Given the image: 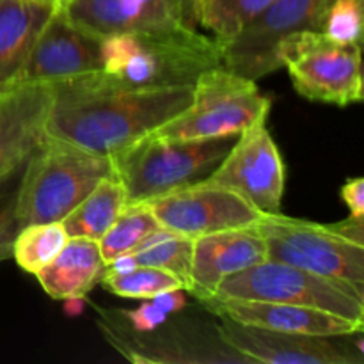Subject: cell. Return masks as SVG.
<instances>
[{
    "instance_id": "cell-20",
    "label": "cell",
    "mask_w": 364,
    "mask_h": 364,
    "mask_svg": "<svg viewBox=\"0 0 364 364\" xmlns=\"http://www.w3.org/2000/svg\"><path fill=\"white\" fill-rule=\"evenodd\" d=\"M100 244L82 237H70L63 251L50 265L36 274L46 295L55 301L87 297L105 272Z\"/></svg>"
},
{
    "instance_id": "cell-18",
    "label": "cell",
    "mask_w": 364,
    "mask_h": 364,
    "mask_svg": "<svg viewBox=\"0 0 364 364\" xmlns=\"http://www.w3.org/2000/svg\"><path fill=\"white\" fill-rule=\"evenodd\" d=\"M265 259V242L255 226L194 238L187 291L198 301H210L224 279Z\"/></svg>"
},
{
    "instance_id": "cell-9",
    "label": "cell",
    "mask_w": 364,
    "mask_h": 364,
    "mask_svg": "<svg viewBox=\"0 0 364 364\" xmlns=\"http://www.w3.org/2000/svg\"><path fill=\"white\" fill-rule=\"evenodd\" d=\"M334 0H274L238 38L220 50V66L251 80L279 70L277 46L302 31L322 32Z\"/></svg>"
},
{
    "instance_id": "cell-33",
    "label": "cell",
    "mask_w": 364,
    "mask_h": 364,
    "mask_svg": "<svg viewBox=\"0 0 364 364\" xmlns=\"http://www.w3.org/2000/svg\"><path fill=\"white\" fill-rule=\"evenodd\" d=\"M64 315L68 316H78L82 311H84L85 306V297H70L64 299Z\"/></svg>"
},
{
    "instance_id": "cell-14",
    "label": "cell",
    "mask_w": 364,
    "mask_h": 364,
    "mask_svg": "<svg viewBox=\"0 0 364 364\" xmlns=\"http://www.w3.org/2000/svg\"><path fill=\"white\" fill-rule=\"evenodd\" d=\"M217 333L247 363L265 364H361L363 355L338 338L279 333L217 316Z\"/></svg>"
},
{
    "instance_id": "cell-15",
    "label": "cell",
    "mask_w": 364,
    "mask_h": 364,
    "mask_svg": "<svg viewBox=\"0 0 364 364\" xmlns=\"http://www.w3.org/2000/svg\"><path fill=\"white\" fill-rule=\"evenodd\" d=\"M68 14L100 38L119 34H183L188 27L173 0H66Z\"/></svg>"
},
{
    "instance_id": "cell-5",
    "label": "cell",
    "mask_w": 364,
    "mask_h": 364,
    "mask_svg": "<svg viewBox=\"0 0 364 364\" xmlns=\"http://www.w3.org/2000/svg\"><path fill=\"white\" fill-rule=\"evenodd\" d=\"M238 135L171 141L148 134L112 156L127 205H142L203 180L226 156Z\"/></svg>"
},
{
    "instance_id": "cell-13",
    "label": "cell",
    "mask_w": 364,
    "mask_h": 364,
    "mask_svg": "<svg viewBox=\"0 0 364 364\" xmlns=\"http://www.w3.org/2000/svg\"><path fill=\"white\" fill-rule=\"evenodd\" d=\"M100 36L78 25L59 4L36 38L18 84L53 82L102 70Z\"/></svg>"
},
{
    "instance_id": "cell-1",
    "label": "cell",
    "mask_w": 364,
    "mask_h": 364,
    "mask_svg": "<svg viewBox=\"0 0 364 364\" xmlns=\"http://www.w3.org/2000/svg\"><path fill=\"white\" fill-rule=\"evenodd\" d=\"M50 85L46 139L110 159L183 112L192 100V85L124 87L103 71Z\"/></svg>"
},
{
    "instance_id": "cell-32",
    "label": "cell",
    "mask_w": 364,
    "mask_h": 364,
    "mask_svg": "<svg viewBox=\"0 0 364 364\" xmlns=\"http://www.w3.org/2000/svg\"><path fill=\"white\" fill-rule=\"evenodd\" d=\"M173 4L178 7V11H180V14H181V18H183L185 23L192 28H198L196 16H198L199 0H173Z\"/></svg>"
},
{
    "instance_id": "cell-17",
    "label": "cell",
    "mask_w": 364,
    "mask_h": 364,
    "mask_svg": "<svg viewBox=\"0 0 364 364\" xmlns=\"http://www.w3.org/2000/svg\"><path fill=\"white\" fill-rule=\"evenodd\" d=\"M203 304L215 316H224L244 326L304 334L318 338H347L363 333L364 323L320 309L284 302L242 301V299H210Z\"/></svg>"
},
{
    "instance_id": "cell-2",
    "label": "cell",
    "mask_w": 364,
    "mask_h": 364,
    "mask_svg": "<svg viewBox=\"0 0 364 364\" xmlns=\"http://www.w3.org/2000/svg\"><path fill=\"white\" fill-rule=\"evenodd\" d=\"M220 66V46L201 31L183 34H119L103 38L102 70L124 87L192 85Z\"/></svg>"
},
{
    "instance_id": "cell-8",
    "label": "cell",
    "mask_w": 364,
    "mask_h": 364,
    "mask_svg": "<svg viewBox=\"0 0 364 364\" xmlns=\"http://www.w3.org/2000/svg\"><path fill=\"white\" fill-rule=\"evenodd\" d=\"M361 48L320 31H302L279 43L277 59L302 98L345 107L363 100Z\"/></svg>"
},
{
    "instance_id": "cell-25",
    "label": "cell",
    "mask_w": 364,
    "mask_h": 364,
    "mask_svg": "<svg viewBox=\"0 0 364 364\" xmlns=\"http://www.w3.org/2000/svg\"><path fill=\"white\" fill-rule=\"evenodd\" d=\"M159 228V220L148 205H127L98 242L105 263L135 252L142 240Z\"/></svg>"
},
{
    "instance_id": "cell-21",
    "label": "cell",
    "mask_w": 364,
    "mask_h": 364,
    "mask_svg": "<svg viewBox=\"0 0 364 364\" xmlns=\"http://www.w3.org/2000/svg\"><path fill=\"white\" fill-rule=\"evenodd\" d=\"M127 206V192L117 176L103 178L60 223L68 237L100 242Z\"/></svg>"
},
{
    "instance_id": "cell-10",
    "label": "cell",
    "mask_w": 364,
    "mask_h": 364,
    "mask_svg": "<svg viewBox=\"0 0 364 364\" xmlns=\"http://www.w3.org/2000/svg\"><path fill=\"white\" fill-rule=\"evenodd\" d=\"M205 180L235 191L263 215L279 213L287 169L265 121L238 134L226 156Z\"/></svg>"
},
{
    "instance_id": "cell-4",
    "label": "cell",
    "mask_w": 364,
    "mask_h": 364,
    "mask_svg": "<svg viewBox=\"0 0 364 364\" xmlns=\"http://www.w3.org/2000/svg\"><path fill=\"white\" fill-rule=\"evenodd\" d=\"M109 176H116L110 156L46 139L25 162L18 188V223H60Z\"/></svg>"
},
{
    "instance_id": "cell-7",
    "label": "cell",
    "mask_w": 364,
    "mask_h": 364,
    "mask_svg": "<svg viewBox=\"0 0 364 364\" xmlns=\"http://www.w3.org/2000/svg\"><path fill=\"white\" fill-rule=\"evenodd\" d=\"M213 299L284 302L364 323L363 288L274 259H265L224 279Z\"/></svg>"
},
{
    "instance_id": "cell-22",
    "label": "cell",
    "mask_w": 364,
    "mask_h": 364,
    "mask_svg": "<svg viewBox=\"0 0 364 364\" xmlns=\"http://www.w3.org/2000/svg\"><path fill=\"white\" fill-rule=\"evenodd\" d=\"M272 2L274 0H199L196 23L223 50Z\"/></svg>"
},
{
    "instance_id": "cell-31",
    "label": "cell",
    "mask_w": 364,
    "mask_h": 364,
    "mask_svg": "<svg viewBox=\"0 0 364 364\" xmlns=\"http://www.w3.org/2000/svg\"><path fill=\"white\" fill-rule=\"evenodd\" d=\"M151 301L160 309H164L167 315H174L187 306V294H185L183 288H174V290H167L164 294L155 295Z\"/></svg>"
},
{
    "instance_id": "cell-29",
    "label": "cell",
    "mask_w": 364,
    "mask_h": 364,
    "mask_svg": "<svg viewBox=\"0 0 364 364\" xmlns=\"http://www.w3.org/2000/svg\"><path fill=\"white\" fill-rule=\"evenodd\" d=\"M121 316L127 320L134 333H149V331L166 323L171 315L160 309L151 299H146V302H142L139 308L130 309V311H121Z\"/></svg>"
},
{
    "instance_id": "cell-26",
    "label": "cell",
    "mask_w": 364,
    "mask_h": 364,
    "mask_svg": "<svg viewBox=\"0 0 364 364\" xmlns=\"http://www.w3.org/2000/svg\"><path fill=\"white\" fill-rule=\"evenodd\" d=\"M102 284L117 297L144 299V301L167 290L183 288L173 274L146 265H135L134 269L127 270V272L105 270L102 276Z\"/></svg>"
},
{
    "instance_id": "cell-6",
    "label": "cell",
    "mask_w": 364,
    "mask_h": 364,
    "mask_svg": "<svg viewBox=\"0 0 364 364\" xmlns=\"http://www.w3.org/2000/svg\"><path fill=\"white\" fill-rule=\"evenodd\" d=\"M272 100L255 80L223 66L203 71L192 84L191 105L151 132L171 141H196L238 135L245 128L267 121Z\"/></svg>"
},
{
    "instance_id": "cell-27",
    "label": "cell",
    "mask_w": 364,
    "mask_h": 364,
    "mask_svg": "<svg viewBox=\"0 0 364 364\" xmlns=\"http://www.w3.org/2000/svg\"><path fill=\"white\" fill-rule=\"evenodd\" d=\"M364 0H334L323 18L322 32L338 43L363 45Z\"/></svg>"
},
{
    "instance_id": "cell-3",
    "label": "cell",
    "mask_w": 364,
    "mask_h": 364,
    "mask_svg": "<svg viewBox=\"0 0 364 364\" xmlns=\"http://www.w3.org/2000/svg\"><path fill=\"white\" fill-rule=\"evenodd\" d=\"M267 259L288 263L364 290V217L318 224L272 213L255 224Z\"/></svg>"
},
{
    "instance_id": "cell-11",
    "label": "cell",
    "mask_w": 364,
    "mask_h": 364,
    "mask_svg": "<svg viewBox=\"0 0 364 364\" xmlns=\"http://www.w3.org/2000/svg\"><path fill=\"white\" fill-rule=\"evenodd\" d=\"M142 205L149 206L160 226L192 240L219 231L251 228L263 217L240 194L205 178Z\"/></svg>"
},
{
    "instance_id": "cell-34",
    "label": "cell",
    "mask_w": 364,
    "mask_h": 364,
    "mask_svg": "<svg viewBox=\"0 0 364 364\" xmlns=\"http://www.w3.org/2000/svg\"><path fill=\"white\" fill-rule=\"evenodd\" d=\"M48 2H55V4H64L66 0H48Z\"/></svg>"
},
{
    "instance_id": "cell-12",
    "label": "cell",
    "mask_w": 364,
    "mask_h": 364,
    "mask_svg": "<svg viewBox=\"0 0 364 364\" xmlns=\"http://www.w3.org/2000/svg\"><path fill=\"white\" fill-rule=\"evenodd\" d=\"M105 340L132 363L164 364H249L247 359L231 350L217 333V326L173 320L149 333L114 329L109 322L100 323Z\"/></svg>"
},
{
    "instance_id": "cell-30",
    "label": "cell",
    "mask_w": 364,
    "mask_h": 364,
    "mask_svg": "<svg viewBox=\"0 0 364 364\" xmlns=\"http://www.w3.org/2000/svg\"><path fill=\"white\" fill-rule=\"evenodd\" d=\"M341 199L350 210L352 217H364V180L352 178L341 187Z\"/></svg>"
},
{
    "instance_id": "cell-16",
    "label": "cell",
    "mask_w": 364,
    "mask_h": 364,
    "mask_svg": "<svg viewBox=\"0 0 364 364\" xmlns=\"http://www.w3.org/2000/svg\"><path fill=\"white\" fill-rule=\"evenodd\" d=\"M52 85L25 82L0 89V180L46 141Z\"/></svg>"
},
{
    "instance_id": "cell-19",
    "label": "cell",
    "mask_w": 364,
    "mask_h": 364,
    "mask_svg": "<svg viewBox=\"0 0 364 364\" xmlns=\"http://www.w3.org/2000/svg\"><path fill=\"white\" fill-rule=\"evenodd\" d=\"M59 4L0 0V89L18 84L28 52Z\"/></svg>"
},
{
    "instance_id": "cell-23",
    "label": "cell",
    "mask_w": 364,
    "mask_h": 364,
    "mask_svg": "<svg viewBox=\"0 0 364 364\" xmlns=\"http://www.w3.org/2000/svg\"><path fill=\"white\" fill-rule=\"evenodd\" d=\"M192 245V238L160 226L159 230L149 233L130 256L135 265L155 267L173 274L187 291L191 283Z\"/></svg>"
},
{
    "instance_id": "cell-24",
    "label": "cell",
    "mask_w": 364,
    "mask_h": 364,
    "mask_svg": "<svg viewBox=\"0 0 364 364\" xmlns=\"http://www.w3.org/2000/svg\"><path fill=\"white\" fill-rule=\"evenodd\" d=\"M68 238L63 223L27 224L14 238L13 258L21 270L36 276L57 258Z\"/></svg>"
},
{
    "instance_id": "cell-28",
    "label": "cell",
    "mask_w": 364,
    "mask_h": 364,
    "mask_svg": "<svg viewBox=\"0 0 364 364\" xmlns=\"http://www.w3.org/2000/svg\"><path fill=\"white\" fill-rule=\"evenodd\" d=\"M23 167L25 164L0 180V262L13 258L14 238L21 228L18 223L16 203Z\"/></svg>"
}]
</instances>
